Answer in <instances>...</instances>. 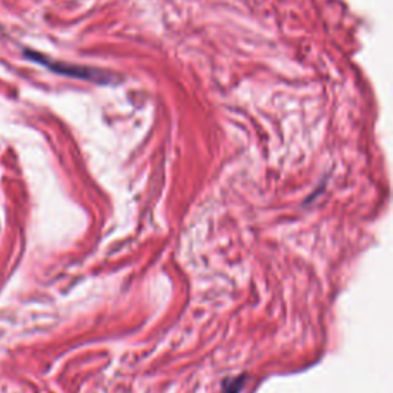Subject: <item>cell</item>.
I'll use <instances>...</instances> for the list:
<instances>
[{
	"instance_id": "obj_1",
	"label": "cell",
	"mask_w": 393,
	"mask_h": 393,
	"mask_svg": "<svg viewBox=\"0 0 393 393\" xmlns=\"http://www.w3.org/2000/svg\"><path fill=\"white\" fill-rule=\"evenodd\" d=\"M31 59L36 62L45 65L48 69H51L55 74L60 76H68L77 80H85V81H93L97 85H112L121 81L120 77H117L114 72L105 71L100 68H93V67H84V65H69V63H62V62H53L48 60L46 57L40 54H29Z\"/></svg>"
}]
</instances>
